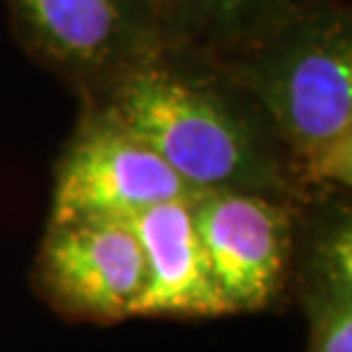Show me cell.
I'll list each match as a JSON object with an SVG mask.
<instances>
[{
	"mask_svg": "<svg viewBox=\"0 0 352 352\" xmlns=\"http://www.w3.org/2000/svg\"><path fill=\"white\" fill-rule=\"evenodd\" d=\"M37 277L62 311L112 322L138 316L146 263L131 222H48Z\"/></svg>",
	"mask_w": 352,
	"mask_h": 352,
	"instance_id": "8992f818",
	"label": "cell"
},
{
	"mask_svg": "<svg viewBox=\"0 0 352 352\" xmlns=\"http://www.w3.org/2000/svg\"><path fill=\"white\" fill-rule=\"evenodd\" d=\"M144 140L195 192L307 199L261 105L213 55L167 44L80 98Z\"/></svg>",
	"mask_w": 352,
	"mask_h": 352,
	"instance_id": "6da1fadb",
	"label": "cell"
},
{
	"mask_svg": "<svg viewBox=\"0 0 352 352\" xmlns=\"http://www.w3.org/2000/svg\"><path fill=\"white\" fill-rule=\"evenodd\" d=\"M293 0H149L170 44L222 58L279 16Z\"/></svg>",
	"mask_w": 352,
	"mask_h": 352,
	"instance_id": "9c48e42d",
	"label": "cell"
},
{
	"mask_svg": "<svg viewBox=\"0 0 352 352\" xmlns=\"http://www.w3.org/2000/svg\"><path fill=\"white\" fill-rule=\"evenodd\" d=\"M146 263V288L138 316H227L210 277L188 199L158 204L131 220Z\"/></svg>",
	"mask_w": 352,
	"mask_h": 352,
	"instance_id": "ba28073f",
	"label": "cell"
},
{
	"mask_svg": "<svg viewBox=\"0 0 352 352\" xmlns=\"http://www.w3.org/2000/svg\"><path fill=\"white\" fill-rule=\"evenodd\" d=\"M293 270L302 274L307 352H352L350 190L316 192L298 204Z\"/></svg>",
	"mask_w": 352,
	"mask_h": 352,
	"instance_id": "52a82bcc",
	"label": "cell"
},
{
	"mask_svg": "<svg viewBox=\"0 0 352 352\" xmlns=\"http://www.w3.org/2000/svg\"><path fill=\"white\" fill-rule=\"evenodd\" d=\"M298 204L241 190H204L190 197L227 314L258 311L284 291L293 274Z\"/></svg>",
	"mask_w": 352,
	"mask_h": 352,
	"instance_id": "5b68a950",
	"label": "cell"
},
{
	"mask_svg": "<svg viewBox=\"0 0 352 352\" xmlns=\"http://www.w3.org/2000/svg\"><path fill=\"white\" fill-rule=\"evenodd\" d=\"M14 39L78 98L167 46L149 0H5Z\"/></svg>",
	"mask_w": 352,
	"mask_h": 352,
	"instance_id": "3957f363",
	"label": "cell"
},
{
	"mask_svg": "<svg viewBox=\"0 0 352 352\" xmlns=\"http://www.w3.org/2000/svg\"><path fill=\"white\" fill-rule=\"evenodd\" d=\"M261 105L307 197L352 186V12L293 0L222 58Z\"/></svg>",
	"mask_w": 352,
	"mask_h": 352,
	"instance_id": "7a4b0ae2",
	"label": "cell"
},
{
	"mask_svg": "<svg viewBox=\"0 0 352 352\" xmlns=\"http://www.w3.org/2000/svg\"><path fill=\"white\" fill-rule=\"evenodd\" d=\"M195 190L144 140L105 112L80 108L74 135L55 167L48 222L122 220Z\"/></svg>",
	"mask_w": 352,
	"mask_h": 352,
	"instance_id": "277c9868",
	"label": "cell"
}]
</instances>
